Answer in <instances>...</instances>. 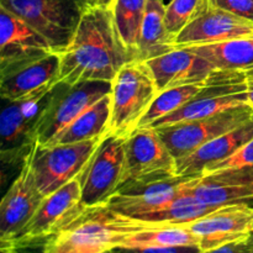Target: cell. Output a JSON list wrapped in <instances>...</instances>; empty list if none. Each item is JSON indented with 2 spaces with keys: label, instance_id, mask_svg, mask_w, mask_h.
I'll use <instances>...</instances> for the list:
<instances>
[{
  "label": "cell",
  "instance_id": "obj_1",
  "mask_svg": "<svg viewBox=\"0 0 253 253\" xmlns=\"http://www.w3.org/2000/svg\"><path fill=\"white\" fill-rule=\"evenodd\" d=\"M57 83L113 82L125 64L137 59L121 39L110 6H91L82 16L71 43L59 52Z\"/></svg>",
  "mask_w": 253,
  "mask_h": 253
},
{
  "label": "cell",
  "instance_id": "obj_2",
  "mask_svg": "<svg viewBox=\"0 0 253 253\" xmlns=\"http://www.w3.org/2000/svg\"><path fill=\"white\" fill-rule=\"evenodd\" d=\"M157 226L163 225L126 216L105 204L90 207L44 240L41 253H101Z\"/></svg>",
  "mask_w": 253,
  "mask_h": 253
},
{
  "label": "cell",
  "instance_id": "obj_3",
  "mask_svg": "<svg viewBox=\"0 0 253 253\" xmlns=\"http://www.w3.org/2000/svg\"><path fill=\"white\" fill-rule=\"evenodd\" d=\"M153 74L146 62L125 64L111 82V114L106 135L128 137L158 95Z\"/></svg>",
  "mask_w": 253,
  "mask_h": 253
},
{
  "label": "cell",
  "instance_id": "obj_4",
  "mask_svg": "<svg viewBox=\"0 0 253 253\" xmlns=\"http://www.w3.org/2000/svg\"><path fill=\"white\" fill-rule=\"evenodd\" d=\"M0 6L42 35L56 53L71 43L82 16L90 7L86 0H0Z\"/></svg>",
  "mask_w": 253,
  "mask_h": 253
},
{
  "label": "cell",
  "instance_id": "obj_5",
  "mask_svg": "<svg viewBox=\"0 0 253 253\" xmlns=\"http://www.w3.org/2000/svg\"><path fill=\"white\" fill-rule=\"evenodd\" d=\"M111 93V82L91 81L68 85L57 83L36 128V142L49 145L86 109Z\"/></svg>",
  "mask_w": 253,
  "mask_h": 253
},
{
  "label": "cell",
  "instance_id": "obj_6",
  "mask_svg": "<svg viewBox=\"0 0 253 253\" xmlns=\"http://www.w3.org/2000/svg\"><path fill=\"white\" fill-rule=\"evenodd\" d=\"M101 138L69 145L41 146L37 142L30 151L35 180L40 192L47 197L79 177L100 145Z\"/></svg>",
  "mask_w": 253,
  "mask_h": 253
},
{
  "label": "cell",
  "instance_id": "obj_7",
  "mask_svg": "<svg viewBox=\"0 0 253 253\" xmlns=\"http://www.w3.org/2000/svg\"><path fill=\"white\" fill-rule=\"evenodd\" d=\"M52 89V88H51ZM51 89L30 98L7 101L0 114V156L7 166L22 165L36 142V128Z\"/></svg>",
  "mask_w": 253,
  "mask_h": 253
},
{
  "label": "cell",
  "instance_id": "obj_8",
  "mask_svg": "<svg viewBox=\"0 0 253 253\" xmlns=\"http://www.w3.org/2000/svg\"><path fill=\"white\" fill-rule=\"evenodd\" d=\"M127 137L106 135L79 174L82 202L86 208L104 205L125 183V145Z\"/></svg>",
  "mask_w": 253,
  "mask_h": 253
},
{
  "label": "cell",
  "instance_id": "obj_9",
  "mask_svg": "<svg viewBox=\"0 0 253 253\" xmlns=\"http://www.w3.org/2000/svg\"><path fill=\"white\" fill-rule=\"evenodd\" d=\"M251 119H253V109L247 103L226 109L208 118L155 128L173 157L179 160Z\"/></svg>",
  "mask_w": 253,
  "mask_h": 253
},
{
  "label": "cell",
  "instance_id": "obj_10",
  "mask_svg": "<svg viewBox=\"0 0 253 253\" xmlns=\"http://www.w3.org/2000/svg\"><path fill=\"white\" fill-rule=\"evenodd\" d=\"M174 175L177 160L155 127H138L128 136L125 145V183L151 182Z\"/></svg>",
  "mask_w": 253,
  "mask_h": 253
},
{
  "label": "cell",
  "instance_id": "obj_11",
  "mask_svg": "<svg viewBox=\"0 0 253 253\" xmlns=\"http://www.w3.org/2000/svg\"><path fill=\"white\" fill-rule=\"evenodd\" d=\"M85 209L86 207L82 202L81 179L77 177L43 198L31 221L12 246L4 252L12 253L17 247L27 246L42 240L44 241Z\"/></svg>",
  "mask_w": 253,
  "mask_h": 253
},
{
  "label": "cell",
  "instance_id": "obj_12",
  "mask_svg": "<svg viewBox=\"0 0 253 253\" xmlns=\"http://www.w3.org/2000/svg\"><path fill=\"white\" fill-rule=\"evenodd\" d=\"M44 195L40 192L32 169L30 153L20 167L0 204V242L2 252L12 246L25 227L27 226Z\"/></svg>",
  "mask_w": 253,
  "mask_h": 253
},
{
  "label": "cell",
  "instance_id": "obj_13",
  "mask_svg": "<svg viewBox=\"0 0 253 253\" xmlns=\"http://www.w3.org/2000/svg\"><path fill=\"white\" fill-rule=\"evenodd\" d=\"M194 179L177 174L151 182H127L105 205L120 214L137 219L145 212L169 204L182 195Z\"/></svg>",
  "mask_w": 253,
  "mask_h": 253
},
{
  "label": "cell",
  "instance_id": "obj_14",
  "mask_svg": "<svg viewBox=\"0 0 253 253\" xmlns=\"http://www.w3.org/2000/svg\"><path fill=\"white\" fill-rule=\"evenodd\" d=\"M188 192L209 207L253 204V166L205 173L195 178Z\"/></svg>",
  "mask_w": 253,
  "mask_h": 253
},
{
  "label": "cell",
  "instance_id": "obj_15",
  "mask_svg": "<svg viewBox=\"0 0 253 253\" xmlns=\"http://www.w3.org/2000/svg\"><path fill=\"white\" fill-rule=\"evenodd\" d=\"M253 37V21L210 5L174 39L175 48Z\"/></svg>",
  "mask_w": 253,
  "mask_h": 253
},
{
  "label": "cell",
  "instance_id": "obj_16",
  "mask_svg": "<svg viewBox=\"0 0 253 253\" xmlns=\"http://www.w3.org/2000/svg\"><path fill=\"white\" fill-rule=\"evenodd\" d=\"M185 226L197 236L202 251L215 249L252 234L253 205L235 204L219 208Z\"/></svg>",
  "mask_w": 253,
  "mask_h": 253
},
{
  "label": "cell",
  "instance_id": "obj_17",
  "mask_svg": "<svg viewBox=\"0 0 253 253\" xmlns=\"http://www.w3.org/2000/svg\"><path fill=\"white\" fill-rule=\"evenodd\" d=\"M61 58L56 52L0 71V90L6 101H16L49 90L57 84Z\"/></svg>",
  "mask_w": 253,
  "mask_h": 253
},
{
  "label": "cell",
  "instance_id": "obj_18",
  "mask_svg": "<svg viewBox=\"0 0 253 253\" xmlns=\"http://www.w3.org/2000/svg\"><path fill=\"white\" fill-rule=\"evenodd\" d=\"M42 35L27 22L0 6V71L51 53Z\"/></svg>",
  "mask_w": 253,
  "mask_h": 253
},
{
  "label": "cell",
  "instance_id": "obj_19",
  "mask_svg": "<svg viewBox=\"0 0 253 253\" xmlns=\"http://www.w3.org/2000/svg\"><path fill=\"white\" fill-rule=\"evenodd\" d=\"M146 63L152 72L158 91L187 84H203L215 71L209 62L189 48H175Z\"/></svg>",
  "mask_w": 253,
  "mask_h": 253
},
{
  "label": "cell",
  "instance_id": "obj_20",
  "mask_svg": "<svg viewBox=\"0 0 253 253\" xmlns=\"http://www.w3.org/2000/svg\"><path fill=\"white\" fill-rule=\"evenodd\" d=\"M252 138L253 119L177 160V174L187 178L203 177L210 168L234 155Z\"/></svg>",
  "mask_w": 253,
  "mask_h": 253
},
{
  "label": "cell",
  "instance_id": "obj_21",
  "mask_svg": "<svg viewBox=\"0 0 253 253\" xmlns=\"http://www.w3.org/2000/svg\"><path fill=\"white\" fill-rule=\"evenodd\" d=\"M174 37L166 25L163 0H148L137 44V59L147 62L175 49Z\"/></svg>",
  "mask_w": 253,
  "mask_h": 253
},
{
  "label": "cell",
  "instance_id": "obj_22",
  "mask_svg": "<svg viewBox=\"0 0 253 253\" xmlns=\"http://www.w3.org/2000/svg\"><path fill=\"white\" fill-rule=\"evenodd\" d=\"M217 71H253V37L185 47Z\"/></svg>",
  "mask_w": 253,
  "mask_h": 253
},
{
  "label": "cell",
  "instance_id": "obj_23",
  "mask_svg": "<svg viewBox=\"0 0 253 253\" xmlns=\"http://www.w3.org/2000/svg\"><path fill=\"white\" fill-rule=\"evenodd\" d=\"M110 114L111 98L108 94L79 115L49 145H69L105 137L110 124Z\"/></svg>",
  "mask_w": 253,
  "mask_h": 253
},
{
  "label": "cell",
  "instance_id": "obj_24",
  "mask_svg": "<svg viewBox=\"0 0 253 253\" xmlns=\"http://www.w3.org/2000/svg\"><path fill=\"white\" fill-rule=\"evenodd\" d=\"M188 189L182 195L175 198L173 202H170L169 204L165 205V207L160 208V209L153 210V211L145 212V214L140 215L137 219L143 220V221L155 222V224L160 225L177 226V225L190 224V222L195 221V220L200 219V217L205 216V215L219 209L216 207H209V205H205L203 203L198 202L195 198H193L189 194Z\"/></svg>",
  "mask_w": 253,
  "mask_h": 253
},
{
  "label": "cell",
  "instance_id": "obj_25",
  "mask_svg": "<svg viewBox=\"0 0 253 253\" xmlns=\"http://www.w3.org/2000/svg\"><path fill=\"white\" fill-rule=\"evenodd\" d=\"M147 2L148 0H113L110 5L116 29L124 43L136 54Z\"/></svg>",
  "mask_w": 253,
  "mask_h": 253
},
{
  "label": "cell",
  "instance_id": "obj_26",
  "mask_svg": "<svg viewBox=\"0 0 253 253\" xmlns=\"http://www.w3.org/2000/svg\"><path fill=\"white\" fill-rule=\"evenodd\" d=\"M197 236L185 225H163L137 232L124 242V247H163L198 245ZM199 246V245H198Z\"/></svg>",
  "mask_w": 253,
  "mask_h": 253
},
{
  "label": "cell",
  "instance_id": "obj_27",
  "mask_svg": "<svg viewBox=\"0 0 253 253\" xmlns=\"http://www.w3.org/2000/svg\"><path fill=\"white\" fill-rule=\"evenodd\" d=\"M204 85L205 83L187 84V85L174 86V88L160 91L141 120L138 127H150L162 118L177 111L188 101L192 100Z\"/></svg>",
  "mask_w": 253,
  "mask_h": 253
},
{
  "label": "cell",
  "instance_id": "obj_28",
  "mask_svg": "<svg viewBox=\"0 0 253 253\" xmlns=\"http://www.w3.org/2000/svg\"><path fill=\"white\" fill-rule=\"evenodd\" d=\"M209 6V0H172L166 5V25L169 34L175 39Z\"/></svg>",
  "mask_w": 253,
  "mask_h": 253
},
{
  "label": "cell",
  "instance_id": "obj_29",
  "mask_svg": "<svg viewBox=\"0 0 253 253\" xmlns=\"http://www.w3.org/2000/svg\"><path fill=\"white\" fill-rule=\"evenodd\" d=\"M253 166V138L249 142L245 143L237 152L230 156L226 160L221 161L214 167L210 168L207 173L215 172V170L229 169V168H241V167H251Z\"/></svg>",
  "mask_w": 253,
  "mask_h": 253
},
{
  "label": "cell",
  "instance_id": "obj_30",
  "mask_svg": "<svg viewBox=\"0 0 253 253\" xmlns=\"http://www.w3.org/2000/svg\"><path fill=\"white\" fill-rule=\"evenodd\" d=\"M118 253H200L202 249L198 245L189 246H163V247H115Z\"/></svg>",
  "mask_w": 253,
  "mask_h": 253
},
{
  "label": "cell",
  "instance_id": "obj_31",
  "mask_svg": "<svg viewBox=\"0 0 253 253\" xmlns=\"http://www.w3.org/2000/svg\"><path fill=\"white\" fill-rule=\"evenodd\" d=\"M210 5L253 21V0H209Z\"/></svg>",
  "mask_w": 253,
  "mask_h": 253
},
{
  "label": "cell",
  "instance_id": "obj_32",
  "mask_svg": "<svg viewBox=\"0 0 253 253\" xmlns=\"http://www.w3.org/2000/svg\"><path fill=\"white\" fill-rule=\"evenodd\" d=\"M200 253H253V232L244 239L229 242L215 249L202 251Z\"/></svg>",
  "mask_w": 253,
  "mask_h": 253
},
{
  "label": "cell",
  "instance_id": "obj_33",
  "mask_svg": "<svg viewBox=\"0 0 253 253\" xmlns=\"http://www.w3.org/2000/svg\"><path fill=\"white\" fill-rule=\"evenodd\" d=\"M247 101H249L250 106L253 109V71L247 72Z\"/></svg>",
  "mask_w": 253,
  "mask_h": 253
},
{
  "label": "cell",
  "instance_id": "obj_34",
  "mask_svg": "<svg viewBox=\"0 0 253 253\" xmlns=\"http://www.w3.org/2000/svg\"><path fill=\"white\" fill-rule=\"evenodd\" d=\"M89 6H110L113 0H86Z\"/></svg>",
  "mask_w": 253,
  "mask_h": 253
},
{
  "label": "cell",
  "instance_id": "obj_35",
  "mask_svg": "<svg viewBox=\"0 0 253 253\" xmlns=\"http://www.w3.org/2000/svg\"><path fill=\"white\" fill-rule=\"evenodd\" d=\"M101 253H118V252H116L114 249H111V250H108V251H104V252H101Z\"/></svg>",
  "mask_w": 253,
  "mask_h": 253
}]
</instances>
